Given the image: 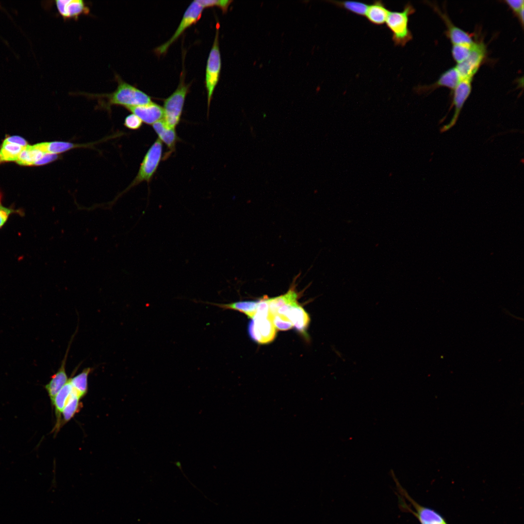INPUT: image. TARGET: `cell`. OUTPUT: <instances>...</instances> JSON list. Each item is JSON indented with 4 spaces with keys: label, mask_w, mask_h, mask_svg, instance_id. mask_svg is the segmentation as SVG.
<instances>
[{
    "label": "cell",
    "mask_w": 524,
    "mask_h": 524,
    "mask_svg": "<svg viewBox=\"0 0 524 524\" xmlns=\"http://www.w3.org/2000/svg\"><path fill=\"white\" fill-rule=\"evenodd\" d=\"M45 153L35 148L33 145L25 146L20 153L16 162L22 165H32L41 159Z\"/></svg>",
    "instance_id": "cb8c5ba5"
},
{
    "label": "cell",
    "mask_w": 524,
    "mask_h": 524,
    "mask_svg": "<svg viewBox=\"0 0 524 524\" xmlns=\"http://www.w3.org/2000/svg\"><path fill=\"white\" fill-rule=\"evenodd\" d=\"M389 11L381 0H376L368 7L365 16L369 22L377 25H383Z\"/></svg>",
    "instance_id": "44dd1931"
},
{
    "label": "cell",
    "mask_w": 524,
    "mask_h": 524,
    "mask_svg": "<svg viewBox=\"0 0 524 524\" xmlns=\"http://www.w3.org/2000/svg\"><path fill=\"white\" fill-rule=\"evenodd\" d=\"M415 12L412 5L407 3L402 11H389L386 24L392 33V40L395 46L404 47L412 39L409 29V16Z\"/></svg>",
    "instance_id": "3957f363"
},
{
    "label": "cell",
    "mask_w": 524,
    "mask_h": 524,
    "mask_svg": "<svg viewBox=\"0 0 524 524\" xmlns=\"http://www.w3.org/2000/svg\"><path fill=\"white\" fill-rule=\"evenodd\" d=\"M59 14L65 19H77L82 15L89 13V8L82 0H57L55 1Z\"/></svg>",
    "instance_id": "8fae6325"
},
{
    "label": "cell",
    "mask_w": 524,
    "mask_h": 524,
    "mask_svg": "<svg viewBox=\"0 0 524 524\" xmlns=\"http://www.w3.org/2000/svg\"><path fill=\"white\" fill-rule=\"evenodd\" d=\"M297 294L292 289H290L283 295L270 298H267V300L269 305L270 314H275L277 310L283 306L291 305L297 302Z\"/></svg>",
    "instance_id": "7402d4cb"
},
{
    "label": "cell",
    "mask_w": 524,
    "mask_h": 524,
    "mask_svg": "<svg viewBox=\"0 0 524 524\" xmlns=\"http://www.w3.org/2000/svg\"><path fill=\"white\" fill-rule=\"evenodd\" d=\"M202 302L217 306L223 310H231L238 311L243 313L248 318L252 319L256 314L259 300L240 301L226 304L208 302Z\"/></svg>",
    "instance_id": "e0dca14e"
},
{
    "label": "cell",
    "mask_w": 524,
    "mask_h": 524,
    "mask_svg": "<svg viewBox=\"0 0 524 524\" xmlns=\"http://www.w3.org/2000/svg\"><path fill=\"white\" fill-rule=\"evenodd\" d=\"M203 9L204 8L199 3L198 0L192 1L184 12L181 20L174 33L168 41L155 49L156 53L158 55L165 53L169 47L186 29L196 23L200 18Z\"/></svg>",
    "instance_id": "52a82bcc"
},
{
    "label": "cell",
    "mask_w": 524,
    "mask_h": 524,
    "mask_svg": "<svg viewBox=\"0 0 524 524\" xmlns=\"http://www.w3.org/2000/svg\"><path fill=\"white\" fill-rule=\"evenodd\" d=\"M445 21L447 27L448 35L453 45L467 44L472 45L475 42L472 38L467 33L455 26L446 15L437 10Z\"/></svg>",
    "instance_id": "ac0fdd59"
},
{
    "label": "cell",
    "mask_w": 524,
    "mask_h": 524,
    "mask_svg": "<svg viewBox=\"0 0 524 524\" xmlns=\"http://www.w3.org/2000/svg\"><path fill=\"white\" fill-rule=\"evenodd\" d=\"M33 146L45 153L59 154L73 148L86 146L65 141H52L38 143Z\"/></svg>",
    "instance_id": "d6986e66"
},
{
    "label": "cell",
    "mask_w": 524,
    "mask_h": 524,
    "mask_svg": "<svg viewBox=\"0 0 524 524\" xmlns=\"http://www.w3.org/2000/svg\"><path fill=\"white\" fill-rule=\"evenodd\" d=\"M58 158L59 155L58 154L45 153L41 159L34 163V165H41L46 164L57 160Z\"/></svg>",
    "instance_id": "836d02e7"
},
{
    "label": "cell",
    "mask_w": 524,
    "mask_h": 524,
    "mask_svg": "<svg viewBox=\"0 0 524 524\" xmlns=\"http://www.w3.org/2000/svg\"><path fill=\"white\" fill-rule=\"evenodd\" d=\"M517 16H518L519 19L522 25L524 24V8H523L517 14Z\"/></svg>",
    "instance_id": "d590c367"
},
{
    "label": "cell",
    "mask_w": 524,
    "mask_h": 524,
    "mask_svg": "<svg viewBox=\"0 0 524 524\" xmlns=\"http://www.w3.org/2000/svg\"><path fill=\"white\" fill-rule=\"evenodd\" d=\"M142 123V121L139 117L133 114H131L126 117L124 124L126 127L130 130H136L141 127Z\"/></svg>",
    "instance_id": "1f68e13d"
},
{
    "label": "cell",
    "mask_w": 524,
    "mask_h": 524,
    "mask_svg": "<svg viewBox=\"0 0 524 524\" xmlns=\"http://www.w3.org/2000/svg\"><path fill=\"white\" fill-rule=\"evenodd\" d=\"M485 56L486 48L484 43H474L468 57L455 66L462 80H472Z\"/></svg>",
    "instance_id": "ba28073f"
},
{
    "label": "cell",
    "mask_w": 524,
    "mask_h": 524,
    "mask_svg": "<svg viewBox=\"0 0 524 524\" xmlns=\"http://www.w3.org/2000/svg\"><path fill=\"white\" fill-rule=\"evenodd\" d=\"M126 109L139 117L143 122L148 125H152L164 117L163 108L153 102Z\"/></svg>",
    "instance_id": "7c38bea8"
},
{
    "label": "cell",
    "mask_w": 524,
    "mask_h": 524,
    "mask_svg": "<svg viewBox=\"0 0 524 524\" xmlns=\"http://www.w3.org/2000/svg\"><path fill=\"white\" fill-rule=\"evenodd\" d=\"M248 330L252 339L260 344L269 343L276 336V329L269 315L267 317H254L249 324Z\"/></svg>",
    "instance_id": "9c48e42d"
},
{
    "label": "cell",
    "mask_w": 524,
    "mask_h": 524,
    "mask_svg": "<svg viewBox=\"0 0 524 524\" xmlns=\"http://www.w3.org/2000/svg\"><path fill=\"white\" fill-rule=\"evenodd\" d=\"M471 81L470 80H463L454 90L453 102L455 109V114L450 122L442 128V131H447L455 125L465 101L470 94Z\"/></svg>",
    "instance_id": "4fadbf2b"
},
{
    "label": "cell",
    "mask_w": 524,
    "mask_h": 524,
    "mask_svg": "<svg viewBox=\"0 0 524 524\" xmlns=\"http://www.w3.org/2000/svg\"><path fill=\"white\" fill-rule=\"evenodd\" d=\"M72 391V385L68 380L65 385L55 395L51 405L54 406L56 422L53 430L58 432L62 427V413Z\"/></svg>",
    "instance_id": "2e32d148"
},
{
    "label": "cell",
    "mask_w": 524,
    "mask_h": 524,
    "mask_svg": "<svg viewBox=\"0 0 524 524\" xmlns=\"http://www.w3.org/2000/svg\"><path fill=\"white\" fill-rule=\"evenodd\" d=\"M269 317L276 329L280 330H288L293 327L291 322L285 317L278 314L270 315Z\"/></svg>",
    "instance_id": "f1b7e54d"
},
{
    "label": "cell",
    "mask_w": 524,
    "mask_h": 524,
    "mask_svg": "<svg viewBox=\"0 0 524 524\" xmlns=\"http://www.w3.org/2000/svg\"><path fill=\"white\" fill-rule=\"evenodd\" d=\"M276 314L285 317L297 330L306 334L310 318L306 311L297 302L279 308Z\"/></svg>",
    "instance_id": "30bf717a"
},
{
    "label": "cell",
    "mask_w": 524,
    "mask_h": 524,
    "mask_svg": "<svg viewBox=\"0 0 524 524\" xmlns=\"http://www.w3.org/2000/svg\"><path fill=\"white\" fill-rule=\"evenodd\" d=\"M152 128L158 135V139L168 148V152L164 157V159H166L174 151L179 140L175 129L168 127L163 119L153 124Z\"/></svg>",
    "instance_id": "9a60e30c"
},
{
    "label": "cell",
    "mask_w": 524,
    "mask_h": 524,
    "mask_svg": "<svg viewBox=\"0 0 524 524\" xmlns=\"http://www.w3.org/2000/svg\"><path fill=\"white\" fill-rule=\"evenodd\" d=\"M221 67V60L219 47L218 29L217 28L206 67L205 86L207 92L208 108H209L214 89L219 81Z\"/></svg>",
    "instance_id": "8992f818"
},
{
    "label": "cell",
    "mask_w": 524,
    "mask_h": 524,
    "mask_svg": "<svg viewBox=\"0 0 524 524\" xmlns=\"http://www.w3.org/2000/svg\"><path fill=\"white\" fill-rule=\"evenodd\" d=\"M1 194L0 193V200H1Z\"/></svg>",
    "instance_id": "8d00e7d4"
},
{
    "label": "cell",
    "mask_w": 524,
    "mask_h": 524,
    "mask_svg": "<svg viewBox=\"0 0 524 524\" xmlns=\"http://www.w3.org/2000/svg\"><path fill=\"white\" fill-rule=\"evenodd\" d=\"M92 370L93 368L91 367L84 368L81 373L69 379L72 386L82 398L87 393L88 376Z\"/></svg>",
    "instance_id": "d4e9b609"
},
{
    "label": "cell",
    "mask_w": 524,
    "mask_h": 524,
    "mask_svg": "<svg viewBox=\"0 0 524 524\" xmlns=\"http://www.w3.org/2000/svg\"><path fill=\"white\" fill-rule=\"evenodd\" d=\"M339 7L344 8L355 14L365 16L369 5L367 3L356 1H335L329 0Z\"/></svg>",
    "instance_id": "4316f807"
},
{
    "label": "cell",
    "mask_w": 524,
    "mask_h": 524,
    "mask_svg": "<svg viewBox=\"0 0 524 524\" xmlns=\"http://www.w3.org/2000/svg\"><path fill=\"white\" fill-rule=\"evenodd\" d=\"M82 399L72 386V391L62 413V426L69 422L82 408Z\"/></svg>",
    "instance_id": "ffe728a7"
},
{
    "label": "cell",
    "mask_w": 524,
    "mask_h": 524,
    "mask_svg": "<svg viewBox=\"0 0 524 524\" xmlns=\"http://www.w3.org/2000/svg\"><path fill=\"white\" fill-rule=\"evenodd\" d=\"M4 142L25 147L28 145L27 142L22 137L19 136H12L7 137Z\"/></svg>",
    "instance_id": "e575fe53"
},
{
    "label": "cell",
    "mask_w": 524,
    "mask_h": 524,
    "mask_svg": "<svg viewBox=\"0 0 524 524\" xmlns=\"http://www.w3.org/2000/svg\"><path fill=\"white\" fill-rule=\"evenodd\" d=\"M162 142L158 138L145 154L137 176L131 182L130 187H133L143 181L150 182L162 160Z\"/></svg>",
    "instance_id": "5b68a950"
},
{
    "label": "cell",
    "mask_w": 524,
    "mask_h": 524,
    "mask_svg": "<svg viewBox=\"0 0 524 524\" xmlns=\"http://www.w3.org/2000/svg\"><path fill=\"white\" fill-rule=\"evenodd\" d=\"M13 213L18 214L22 216L24 215V213L21 210L7 208L0 204V229L6 223L10 215Z\"/></svg>",
    "instance_id": "4dcf8cb0"
},
{
    "label": "cell",
    "mask_w": 524,
    "mask_h": 524,
    "mask_svg": "<svg viewBox=\"0 0 524 524\" xmlns=\"http://www.w3.org/2000/svg\"><path fill=\"white\" fill-rule=\"evenodd\" d=\"M176 90L164 102L163 120L169 127L175 129L179 124L183 107L188 92L189 85H186L182 78Z\"/></svg>",
    "instance_id": "277c9868"
},
{
    "label": "cell",
    "mask_w": 524,
    "mask_h": 524,
    "mask_svg": "<svg viewBox=\"0 0 524 524\" xmlns=\"http://www.w3.org/2000/svg\"><path fill=\"white\" fill-rule=\"evenodd\" d=\"M473 44L453 45L452 49V56L455 61L458 64L463 62L468 57L471 53Z\"/></svg>",
    "instance_id": "83f0119b"
},
{
    "label": "cell",
    "mask_w": 524,
    "mask_h": 524,
    "mask_svg": "<svg viewBox=\"0 0 524 524\" xmlns=\"http://www.w3.org/2000/svg\"><path fill=\"white\" fill-rule=\"evenodd\" d=\"M24 147L3 141L0 149V163L16 161Z\"/></svg>",
    "instance_id": "484cf974"
},
{
    "label": "cell",
    "mask_w": 524,
    "mask_h": 524,
    "mask_svg": "<svg viewBox=\"0 0 524 524\" xmlns=\"http://www.w3.org/2000/svg\"><path fill=\"white\" fill-rule=\"evenodd\" d=\"M505 2L516 15L524 8V1L523 0H507Z\"/></svg>",
    "instance_id": "d6a6232c"
},
{
    "label": "cell",
    "mask_w": 524,
    "mask_h": 524,
    "mask_svg": "<svg viewBox=\"0 0 524 524\" xmlns=\"http://www.w3.org/2000/svg\"><path fill=\"white\" fill-rule=\"evenodd\" d=\"M115 79L117 82L115 90L109 94L82 93L98 100L100 108L109 111L112 106L118 105L126 108L147 104L152 102L150 97L136 87L123 80L118 75Z\"/></svg>",
    "instance_id": "6da1fadb"
},
{
    "label": "cell",
    "mask_w": 524,
    "mask_h": 524,
    "mask_svg": "<svg viewBox=\"0 0 524 524\" xmlns=\"http://www.w3.org/2000/svg\"><path fill=\"white\" fill-rule=\"evenodd\" d=\"M462 81L456 67H452L441 75L438 80L431 87L443 86L454 90Z\"/></svg>",
    "instance_id": "603a6c76"
},
{
    "label": "cell",
    "mask_w": 524,
    "mask_h": 524,
    "mask_svg": "<svg viewBox=\"0 0 524 524\" xmlns=\"http://www.w3.org/2000/svg\"><path fill=\"white\" fill-rule=\"evenodd\" d=\"M204 8L213 6L220 7L223 12H226L232 0H198Z\"/></svg>",
    "instance_id": "f546056e"
},
{
    "label": "cell",
    "mask_w": 524,
    "mask_h": 524,
    "mask_svg": "<svg viewBox=\"0 0 524 524\" xmlns=\"http://www.w3.org/2000/svg\"><path fill=\"white\" fill-rule=\"evenodd\" d=\"M400 508L411 513L420 524H448L444 518L436 511L421 505L415 501L396 481Z\"/></svg>",
    "instance_id": "7a4b0ae2"
},
{
    "label": "cell",
    "mask_w": 524,
    "mask_h": 524,
    "mask_svg": "<svg viewBox=\"0 0 524 524\" xmlns=\"http://www.w3.org/2000/svg\"><path fill=\"white\" fill-rule=\"evenodd\" d=\"M72 339L73 337L72 340ZM71 343V341L70 344L68 346L66 353L62 361L61 366L59 369L51 377L49 382L44 386L48 396L49 397L51 404L52 403L56 394L68 382L69 378L66 372V365Z\"/></svg>",
    "instance_id": "5bb4252c"
}]
</instances>
